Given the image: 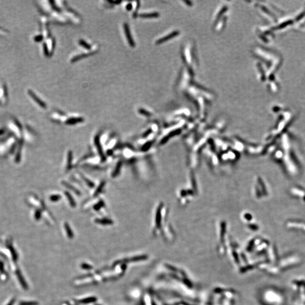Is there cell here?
<instances>
[{"instance_id": "6da1fadb", "label": "cell", "mask_w": 305, "mask_h": 305, "mask_svg": "<svg viewBox=\"0 0 305 305\" xmlns=\"http://www.w3.org/2000/svg\"><path fill=\"white\" fill-rule=\"evenodd\" d=\"M8 94L6 86L0 83V105H5L7 102Z\"/></svg>"}, {"instance_id": "7a4b0ae2", "label": "cell", "mask_w": 305, "mask_h": 305, "mask_svg": "<svg viewBox=\"0 0 305 305\" xmlns=\"http://www.w3.org/2000/svg\"><path fill=\"white\" fill-rule=\"evenodd\" d=\"M94 143H95V147L97 149V151H98L99 152V154L101 159L102 161H105L106 160V158H105V154L103 152V151H102V148L101 145V142H100V135H97L95 137V140H94Z\"/></svg>"}, {"instance_id": "3957f363", "label": "cell", "mask_w": 305, "mask_h": 305, "mask_svg": "<svg viewBox=\"0 0 305 305\" xmlns=\"http://www.w3.org/2000/svg\"><path fill=\"white\" fill-rule=\"evenodd\" d=\"M180 33V32L178 31H173L172 32L170 33H168V35H166L164 37H161L160 39H159L155 43V44H162L166 41H167V40H170L174 37H175L178 36V35H179Z\"/></svg>"}, {"instance_id": "277c9868", "label": "cell", "mask_w": 305, "mask_h": 305, "mask_svg": "<svg viewBox=\"0 0 305 305\" xmlns=\"http://www.w3.org/2000/svg\"><path fill=\"white\" fill-rule=\"evenodd\" d=\"M27 93L29 96H30L33 99V100L36 102L41 107L44 108V109H45L47 107L46 103L44 102L41 101V99L39 97H38L37 95L33 91H32L30 89H28L27 91Z\"/></svg>"}, {"instance_id": "5b68a950", "label": "cell", "mask_w": 305, "mask_h": 305, "mask_svg": "<svg viewBox=\"0 0 305 305\" xmlns=\"http://www.w3.org/2000/svg\"><path fill=\"white\" fill-rule=\"evenodd\" d=\"M124 28H125V33H126V37H127L128 43L129 44V45H130V46L131 47H132V48L135 47V43L133 40L132 38L130 30H129V26L127 25V23L124 24Z\"/></svg>"}, {"instance_id": "8992f818", "label": "cell", "mask_w": 305, "mask_h": 305, "mask_svg": "<svg viewBox=\"0 0 305 305\" xmlns=\"http://www.w3.org/2000/svg\"><path fill=\"white\" fill-rule=\"evenodd\" d=\"M84 121V119L81 117L71 118L68 119L66 121L65 123L66 125H76L77 123H82Z\"/></svg>"}, {"instance_id": "52a82bcc", "label": "cell", "mask_w": 305, "mask_h": 305, "mask_svg": "<svg viewBox=\"0 0 305 305\" xmlns=\"http://www.w3.org/2000/svg\"><path fill=\"white\" fill-rule=\"evenodd\" d=\"M16 274H17V277H18V279L20 283L21 284L22 286L24 289H27L28 288L27 284V282H25V280L24 279V278H23L22 274H21V272H20V271H19V270H17V271H16Z\"/></svg>"}, {"instance_id": "ba28073f", "label": "cell", "mask_w": 305, "mask_h": 305, "mask_svg": "<svg viewBox=\"0 0 305 305\" xmlns=\"http://www.w3.org/2000/svg\"><path fill=\"white\" fill-rule=\"evenodd\" d=\"M95 222L96 223H98L99 224L101 225H111L113 224V220H111L110 219L108 218H101V219H96L95 220Z\"/></svg>"}, {"instance_id": "9c48e42d", "label": "cell", "mask_w": 305, "mask_h": 305, "mask_svg": "<svg viewBox=\"0 0 305 305\" xmlns=\"http://www.w3.org/2000/svg\"><path fill=\"white\" fill-rule=\"evenodd\" d=\"M122 164H123V163H122V161H119L117 163V165H116V166L115 167V169L113 170V172L112 173V175H111L112 177H113V178L117 177V176L119 175V172H121V168H122Z\"/></svg>"}, {"instance_id": "30bf717a", "label": "cell", "mask_w": 305, "mask_h": 305, "mask_svg": "<svg viewBox=\"0 0 305 305\" xmlns=\"http://www.w3.org/2000/svg\"><path fill=\"white\" fill-rule=\"evenodd\" d=\"M67 164H66V171H69L72 168V161H73V152L71 151H69L67 153Z\"/></svg>"}, {"instance_id": "8fae6325", "label": "cell", "mask_w": 305, "mask_h": 305, "mask_svg": "<svg viewBox=\"0 0 305 305\" xmlns=\"http://www.w3.org/2000/svg\"><path fill=\"white\" fill-rule=\"evenodd\" d=\"M105 184H106V182L105 181H103L99 185L98 187L96 188L95 193H93V196L94 197H97L98 195H99L100 193H101L102 190H103L104 188H105Z\"/></svg>"}, {"instance_id": "7c38bea8", "label": "cell", "mask_w": 305, "mask_h": 305, "mask_svg": "<svg viewBox=\"0 0 305 305\" xmlns=\"http://www.w3.org/2000/svg\"><path fill=\"white\" fill-rule=\"evenodd\" d=\"M65 194V196L67 197V201H69L70 205L73 207H74L76 206V202H75V201H74V198H73V197L71 196V194H70L68 192H65L64 193Z\"/></svg>"}, {"instance_id": "4fadbf2b", "label": "cell", "mask_w": 305, "mask_h": 305, "mask_svg": "<svg viewBox=\"0 0 305 305\" xmlns=\"http://www.w3.org/2000/svg\"><path fill=\"white\" fill-rule=\"evenodd\" d=\"M64 227L65 229L66 230V233L67 234V236L69 238H72L74 237V233L72 231V229L71 228V227H70L69 224L67 223H65L64 224Z\"/></svg>"}, {"instance_id": "5bb4252c", "label": "cell", "mask_w": 305, "mask_h": 305, "mask_svg": "<svg viewBox=\"0 0 305 305\" xmlns=\"http://www.w3.org/2000/svg\"><path fill=\"white\" fill-rule=\"evenodd\" d=\"M97 301V298H95V297H89V298H85V299H83V300H80L79 302L80 303V304H91V303H93V302H96Z\"/></svg>"}, {"instance_id": "9a60e30c", "label": "cell", "mask_w": 305, "mask_h": 305, "mask_svg": "<svg viewBox=\"0 0 305 305\" xmlns=\"http://www.w3.org/2000/svg\"><path fill=\"white\" fill-rule=\"evenodd\" d=\"M159 16V13H148V14H142L140 15V17L144 18H156Z\"/></svg>"}, {"instance_id": "2e32d148", "label": "cell", "mask_w": 305, "mask_h": 305, "mask_svg": "<svg viewBox=\"0 0 305 305\" xmlns=\"http://www.w3.org/2000/svg\"><path fill=\"white\" fill-rule=\"evenodd\" d=\"M61 198V196L58 194H53L51 195L49 197V200L51 202H56L59 201Z\"/></svg>"}, {"instance_id": "e0dca14e", "label": "cell", "mask_w": 305, "mask_h": 305, "mask_svg": "<svg viewBox=\"0 0 305 305\" xmlns=\"http://www.w3.org/2000/svg\"><path fill=\"white\" fill-rule=\"evenodd\" d=\"M62 184H63V185H64L65 186H66L67 188L71 189V190H73L74 193H76L77 195H80V192H79L75 188L71 186V185H70L69 183H67L66 182H63Z\"/></svg>"}, {"instance_id": "ac0fdd59", "label": "cell", "mask_w": 305, "mask_h": 305, "mask_svg": "<svg viewBox=\"0 0 305 305\" xmlns=\"http://www.w3.org/2000/svg\"><path fill=\"white\" fill-rule=\"evenodd\" d=\"M104 206V202L102 200L99 201L93 206V209L96 211H99Z\"/></svg>"}, {"instance_id": "d6986e66", "label": "cell", "mask_w": 305, "mask_h": 305, "mask_svg": "<svg viewBox=\"0 0 305 305\" xmlns=\"http://www.w3.org/2000/svg\"><path fill=\"white\" fill-rule=\"evenodd\" d=\"M9 248L11 252V253H12V255H13V260L14 261H17V259H18V255L17 254V252H15V249L13 248V246L11 245H10L9 246Z\"/></svg>"}, {"instance_id": "ffe728a7", "label": "cell", "mask_w": 305, "mask_h": 305, "mask_svg": "<svg viewBox=\"0 0 305 305\" xmlns=\"http://www.w3.org/2000/svg\"><path fill=\"white\" fill-rule=\"evenodd\" d=\"M227 8L226 6H224L223 7H222V8L221 9V10L218 12V14L216 15V17H215V18H216V21H218V20H219V18L222 15V14H223V13H224L226 12V11L227 10Z\"/></svg>"}, {"instance_id": "44dd1931", "label": "cell", "mask_w": 305, "mask_h": 305, "mask_svg": "<svg viewBox=\"0 0 305 305\" xmlns=\"http://www.w3.org/2000/svg\"><path fill=\"white\" fill-rule=\"evenodd\" d=\"M79 43L80 44L81 46H82L83 47L85 48V49H90L91 48V45H89V44H88V43H87V42H85L84 40H79Z\"/></svg>"}, {"instance_id": "7402d4cb", "label": "cell", "mask_w": 305, "mask_h": 305, "mask_svg": "<svg viewBox=\"0 0 305 305\" xmlns=\"http://www.w3.org/2000/svg\"><path fill=\"white\" fill-rule=\"evenodd\" d=\"M39 304L35 301H22L19 303V305H38Z\"/></svg>"}, {"instance_id": "603a6c76", "label": "cell", "mask_w": 305, "mask_h": 305, "mask_svg": "<svg viewBox=\"0 0 305 305\" xmlns=\"http://www.w3.org/2000/svg\"><path fill=\"white\" fill-rule=\"evenodd\" d=\"M87 55H88V54H82L81 55H77V56H75V57H74V58H73V59H72L71 61H72L73 62H76L77 61H78L79 59H81V58L84 57H86V56H87Z\"/></svg>"}, {"instance_id": "cb8c5ba5", "label": "cell", "mask_w": 305, "mask_h": 305, "mask_svg": "<svg viewBox=\"0 0 305 305\" xmlns=\"http://www.w3.org/2000/svg\"><path fill=\"white\" fill-rule=\"evenodd\" d=\"M43 39H44V37H43V35H37V36H36L35 37H33V40L36 42H41L43 40Z\"/></svg>"}, {"instance_id": "d4e9b609", "label": "cell", "mask_w": 305, "mask_h": 305, "mask_svg": "<svg viewBox=\"0 0 305 305\" xmlns=\"http://www.w3.org/2000/svg\"><path fill=\"white\" fill-rule=\"evenodd\" d=\"M43 48H44V54L46 56H49V52L48 51V46L47 45V44L45 43L44 44V45H43Z\"/></svg>"}, {"instance_id": "484cf974", "label": "cell", "mask_w": 305, "mask_h": 305, "mask_svg": "<svg viewBox=\"0 0 305 305\" xmlns=\"http://www.w3.org/2000/svg\"><path fill=\"white\" fill-rule=\"evenodd\" d=\"M81 268H83V269H85V270H91L92 268V267L90 265H89L88 264H87V263H83L81 264Z\"/></svg>"}, {"instance_id": "4316f807", "label": "cell", "mask_w": 305, "mask_h": 305, "mask_svg": "<svg viewBox=\"0 0 305 305\" xmlns=\"http://www.w3.org/2000/svg\"><path fill=\"white\" fill-rule=\"evenodd\" d=\"M139 113L141 114H143V115H150V113H149L148 111H146L145 110L143 109H141L139 110Z\"/></svg>"}, {"instance_id": "83f0119b", "label": "cell", "mask_w": 305, "mask_h": 305, "mask_svg": "<svg viewBox=\"0 0 305 305\" xmlns=\"http://www.w3.org/2000/svg\"><path fill=\"white\" fill-rule=\"evenodd\" d=\"M7 34V32L5 30L3 29H2L0 28V35H6Z\"/></svg>"}, {"instance_id": "f1b7e54d", "label": "cell", "mask_w": 305, "mask_h": 305, "mask_svg": "<svg viewBox=\"0 0 305 305\" xmlns=\"http://www.w3.org/2000/svg\"><path fill=\"white\" fill-rule=\"evenodd\" d=\"M15 302V299L14 298H13V299H11L9 302V303L6 305H14V303Z\"/></svg>"}, {"instance_id": "f546056e", "label": "cell", "mask_w": 305, "mask_h": 305, "mask_svg": "<svg viewBox=\"0 0 305 305\" xmlns=\"http://www.w3.org/2000/svg\"><path fill=\"white\" fill-rule=\"evenodd\" d=\"M132 7H133V6H132V4H131V3H128L127 6H126V9H127V10L128 11H131V10H132Z\"/></svg>"}, {"instance_id": "4dcf8cb0", "label": "cell", "mask_w": 305, "mask_h": 305, "mask_svg": "<svg viewBox=\"0 0 305 305\" xmlns=\"http://www.w3.org/2000/svg\"><path fill=\"white\" fill-rule=\"evenodd\" d=\"M108 2L113 4H118L121 2V1H108Z\"/></svg>"}]
</instances>
